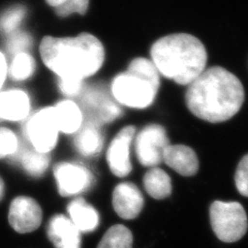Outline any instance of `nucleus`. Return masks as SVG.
<instances>
[{"mask_svg":"<svg viewBox=\"0 0 248 248\" xmlns=\"http://www.w3.org/2000/svg\"><path fill=\"white\" fill-rule=\"evenodd\" d=\"M30 98L22 90L12 89L0 93V119L17 122L30 112Z\"/></svg>","mask_w":248,"mask_h":248,"instance_id":"nucleus-15","label":"nucleus"},{"mask_svg":"<svg viewBox=\"0 0 248 248\" xmlns=\"http://www.w3.org/2000/svg\"><path fill=\"white\" fill-rule=\"evenodd\" d=\"M132 232L123 224L111 226L100 240L97 248H133Z\"/></svg>","mask_w":248,"mask_h":248,"instance_id":"nucleus-20","label":"nucleus"},{"mask_svg":"<svg viewBox=\"0 0 248 248\" xmlns=\"http://www.w3.org/2000/svg\"><path fill=\"white\" fill-rule=\"evenodd\" d=\"M31 44L32 40L26 32H12L8 41V49L12 54L17 55L18 53H27Z\"/></svg>","mask_w":248,"mask_h":248,"instance_id":"nucleus-25","label":"nucleus"},{"mask_svg":"<svg viewBox=\"0 0 248 248\" xmlns=\"http://www.w3.org/2000/svg\"><path fill=\"white\" fill-rule=\"evenodd\" d=\"M42 220V209L33 199L26 196H19L10 204L9 224L19 233L31 232L38 229Z\"/></svg>","mask_w":248,"mask_h":248,"instance_id":"nucleus-10","label":"nucleus"},{"mask_svg":"<svg viewBox=\"0 0 248 248\" xmlns=\"http://www.w3.org/2000/svg\"><path fill=\"white\" fill-rule=\"evenodd\" d=\"M157 90L146 80L128 71L118 75L111 84L113 98L122 105L134 108L150 106Z\"/></svg>","mask_w":248,"mask_h":248,"instance_id":"nucleus-5","label":"nucleus"},{"mask_svg":"<svg viewBox=\"0 0 248 248\" xmlns=\"http://www.w3.org/2000/svg\"><path fill=\"white\" fill-rule=\"evenodd\" d=\"M7 72H8V66H7L5 56L2 54V53H0V89L6 79Z\"/></svg>","mask_w":248,"mask_h":248,"instance_id":"nucleus-30","label":"nucleus"},{"mask_svg":"<svg viewBox=\"0 0 248 248\" xmlns=\"http://www.w3.org/2000/svg\"><path fill=\"white\" fill-rule=\"evenodd\" d=\"M66 0H46V2L53 8H58L59 6L62 5Z\"/></svg>","mask_w":248,"mask_h":248,"instance_id":"nucleus-31","label":"nucleus"},{"mask_svg":"<svg viewBox=\"0 0 248 248\" xmlns=\"http://www.w3.org/2000/svg\"><path fill=\"white\" fill-rule=\"evenodd\" d=\"M58 133L53 107L40 109L25 124L27 139L38 152L49 154L53 150L57 143Z\"/></svg>","mask_w":248,"mask_h":248,"instance_id":"nucleus-6","label":"nucleus"},{"mask_svg":"<svg viewBox=\"0 0 248 248\" xmlns=\"http://www.w3.org/2000/svg\"><path fill=\"white\" fill-rule=\"evenodd\" d=\"M53 174L59 193L64 197L86 191L94 181L89 169L76 163H59L53 169Z\"/></svg>","mask_w":248,"mask_h":248,"instance_id":"nucleus-9","label":"nucleus"},{"mask_svg":"<svg viewBox=\"0 0 248 248\" xmlns=\"http://www.w3.org/2000/svg\"><path fill=\"white\" fill-rule=\"evenodd\" d=\"M69 219L80 232H91L97 229L99 223V215L96 209L89 205L84 199L74 200L67 207Z\"/></svg>","mask_w":248,"mask_h":248,"instance_id":"nucleus-16","label":"nucleus"},{"mask_svg":"<svg viewBox=\"0 0 248 248\" xmlns=\"http://www.w3.org/2000/svg\"><path fill=\"white\" fill-rule=\"evenodd\" d=\"M21 163L25 171L31 176L41 177L49 167L50 155L47 153L38 152L35 149L28 150L22 155Z\"/></svg>","mask_w":248,"mask_h":248,"instance_id":"nucleus-21","label":"nucleus"},{"mask_svg":"<svg viewBox=\"0 0 248 248\" xmlns=\"http://www.w3.org/2000/svg\"><path fill=\"white\" fill-rule=\"evenodd\" d=\"M80 108L88 123L98 126L111 123L122 114L121 108L108 95L106 90L99 87L85 90Z\"/></svg>","mask_w":248,"mask_h":248,"instance_id":"nucleus-7","label":"nucleus"},{"mask_svg":"<svg viewBox=\"0 0 248 248\" xmlns=\"http://www.w3.org/2000/svg\"><path fill=\"white\" fill-rule=\"evenodd\" d=\"M152 62L167 78L188 86L206 69L208 54L195 36L176 33L157 40L151 48Z\"/></svg>","mask_w":248,"mask_h":248,"instance_id":"nucleus-3","label":"nucleus"},{"mask_svg":"<svg viewBox=\"0 0 248 248\" xmlns=\"http://www.w3.org/2000/svg\"><path fill=\"white\" fill-rule=\"evenodd\" d=\"M135 133L133 126H127L118 133L110 143L107 161L111 172L119 177L128 176L132 171L130 150Z\"/></svg>","mask_w":248,"mask_h":248,"instance_id":"nucleus-11","label":"nucleus"},{"mask_svg":"<svg viewBox=\"0 0 248 248\" xmlns=\"http://www.w3.org/2000/svg\"><path fill=\"white\" fill-rule=\"evenodd\" d=\"M18 149V139L13 132L0 128V158L14 154Z\"/></svg>","mask_w":248,"mask_h":248,"instance_id":"nucleus-27","label":"nucleus"},{"mask_svg":"<svg viewBox=\"0 0 248 248\" xmlns=\"http://www.w3.org/2000/svg\"><path fill=\"white\" fill-rule=\"evenodd\" d=\"M169 145L164 127L150 124L144 127L135 140V152L139 162L144 167H155L163 160L164 151Z\"/></svg>","mask_w":248,"mask_h":248,"instance_id":"nucleus-8","label":"nucleus"},{"mask_svg":"<svg viewBox=\"0 0 248 248\" xmlns=\"http://www.w3.org/2000/svg\"><path fill=\"white\" fill-rule=\"evenodd\" d=\"M26 14V8L22 5H16L5 11L0 17V30L6 33H12L23 20Z\"/></svg>","mask_w":248,"mask_h":248,"instance_id":"nucleus-24","label":"nucleus"},{"mask_svg":"<svg viewBox=\"0 0 248 248\" xmlns=\"http://www.w3.org/2000/svg\"><path fill=\"white\" fill-rule=\"evenodd\" d=\"M3 196H4V183H3L2 179L0 178V201L2 200Z\"/></svg>","mask_w":248,"mask_h":248,"instance_id":"nucleus-32","label":"nucleus"},{"mask_svg":"<svg viewBox=\"0 0 248 248\" xmlns=\"http://www.w3.org/2000/svg\"><path fill=\"white\" fill-rule=\"evenodd\" d=\"M35 66V61L31 55L28 53H18L10 64L9 75L12 79L22 81L32 76Z\"/></svg>","mask_w":248,"mask_h":248,"instance_id":"nucleus-23","label":"nucleus"},{"mask_svg":"<svg viewBox=\"0 0 248 248\" xmlns=\"http://www.w3.org/2000/svg\"><path fill=\"white\" fill-rule=\"evenodd\" d=\"M210 220L214 233L224 243L239 241L248 231V215L244 207L236 202H213Z\"/></svg>","mask_w":248,"mask_h":248,"instance_id":"nucleus-4","label":"nucleus"},{"mask_svg":"<svg viewBox=\"0 0 248 248\" xmlns=\"http://www.w3.org/2000/svg\"><path fill=\"white\" fill-rule=\"evenodd\" d=\"M75 138L76 148L84 156H95L103 147L104 137L99 126L87 123L78 131Z\"/></svg>","mask_w":248,"mask_h":248,"instance_id":"nucleus-18","label":"nucleus"},{"mask_svg":"<svg viewBox=\"0 0 248 248\" xmlns=\"http://www.w3.org/2000/svg\"><path fill=\"white\" fill-rule=\"evenodd\" d=\"M234 181L240 194L248 198V155L240 161L235 172Z\"/></svg>","mask_w":248,"mask_h":248,"instance_id":"nucleus-28","label":"nucleus"},{"mask_svg":"<svg viewBox=\"0 0 248 248\" xmlns=\"http://www.w3.org/2000/svg\"><path fill=\"white\" fill-rule=\"evenodd\" d=\"M163 160L169 168L184 177L194 176L200 167L195 151L183 144H169L164 151Z\"/></svg>","mask_w":248,"mask_h":248,"instance_id":"nucleus-14","label":"nucleus"},{"mask_svg":"<svg viewBox=\"0 0 248 248\" xmlns=\"http://www.w3.org/2000/svg\"><path fill=\"white\" fill-rule=\"evenodd\" d=\"M47 235L55 248H81V232L69 217L56 214L47 225Z\"/></svg>","mask_w":248,"mask_h":248,"instance_id":"nucleus-13","label":"nucleus"},{"mask_svg":"<svg viewBox=\"0 0 248 248\" xmlns=\"http://www.w3.org/2000/svg\"><path fill=\"white\" fill-rule=\"evenodd\" d=\"M53 114L59 131L74 133L81 128L83 113L79 107L72 100H62L53 107Z\"/></svg>","mask_w":248,"mask_h":248,"instance_id":"nucleus-17","label":"nucleus"},{"mask_svg":"<svg viewBox=\"0 0 248 248\" xmlns=\"http://www.w3.org/2000/svg\"><path fill=\"white\" fill-rule=\"evenodd\" d=\"M89 0H66L62 5L55 9L59 17H67L73 13L85 15L89 9Z\"/></svg>","mask_w":248,"mask_h":248,"instance_id":"nucleus-26","label":"nucleus"},{"mask_svg":"<svg viewBox=\"0 0 248 248\" xmlns=\"http://www.w3.org/2000/svg\"><path fill=\"white\" fill-rule=\"evenodd\" d=\"M185 98L193 115L219 124L239 112L245 101V89L235 75L222 66H213L187 86Z\"/></svg>","mask_w":248,"mask_h":248,"instance_id":"nucleus-1","label":"nucleus"},{"mask_svg":"<svg viewBox=\"0 0 248 248\" xmlns=\"http://www.w3.org/2000/svg\"><path fill=\"white\" fill-rule=\"evenodd\" d=\"M112 205L117 214L125 220H132L142 212L143 197L133 183L124 182L116 186L112 195Z\"/></svg>","mask_w":248,"mask_h":248,"instance_id":"nucleus-12","label":"nucleus"},{"mask_svg":"<svg viewBox=\"0 0 248 248\" xmlns=\"http://www.w3.org/2000/svg\"><path fill=\"white\" fill-rule=\"evenodd\" d=\"M40 53L45 65L59 78L84 80L102 66L105 52L100 41L89 33L77 37H45Z\"/></svg>","mask_w":248,"mask_h":248,"instance_id":"nucleus-2","label":"nucleus"},{"mask_svg":"<svg viewBox=\"0 0 248 248\" xmlns=\"http://www.w3.org/2000/svg\"><path fill=\"white\" fill-rule=\"evenodd\" d=\"M59 89L62 94L74 97L79 94L83 89V80L75 79V78H59L58 81Z\"/></svg>","mask_w":248,"mask_h":248,"instance_id":"nucleus-29","label":"nucleus"},{"mask_svg":"<svg viewBox=\"0 0 248 248\" xmlns=\"http://www.w3.org/2000/svg\"><path fill=\"white\" fill-rule=\"evenodd\" d=\"M143 185L147 193L155 200L168 198L172 192V183L169 175L162 169L155 168L143 177Z\"/></svg>","mask_w":248,"mask_h":248,"instance_id":"nucleus-19","label":"nucleus"},{"mask_svg":"<svg viewBox=\"0 0 248 248\" xmlns=\"http://www.w3.org/2000/svg\"><path fill=\"white\" fill-rule=\"evenodd\" d=\"M127 71L146 80L155 89L159 88V72L150 60L142 57L136 58L130 63Z\"/></svg>","mask_w":248,"mask_h":248,"instance_id":"nucleus-22","label":"nucleus"}]
</instances>
